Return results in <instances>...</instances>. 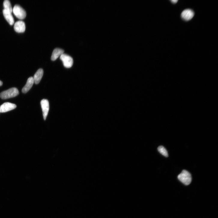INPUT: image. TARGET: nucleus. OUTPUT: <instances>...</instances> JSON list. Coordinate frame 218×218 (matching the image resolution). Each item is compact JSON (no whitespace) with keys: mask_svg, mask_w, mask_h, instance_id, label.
I'll return each instance as SVG.
<instances>
[{"mask_svg":"<svg viewBox=\"0 0 218 218\" xmlns=\"http://www.w3.org/2000/svg\"><path fill=\"white\" fill-rule=\"evenodd\" d=\"M178 180L185 185H189L192 180V176L188 171L184 170L178 175Z\"/></svg>","mask_w":218,"mask_h":218,"instance_id":"nucleus-1","label":"nucleus"},{"mask_svg":"<svg viewBox=\"0 0 218 218\" xmlns=\"http://www.w3.org/2000/svg\"><path fill=\"white\" fill-rule=\"evenodd\" d=\"M19 94L18 89L16 88H12L0 93V97L3 99H6L15 97Z\"/></svg>","mask_w":218,"mask_h":218,"instance_id":"nucleus-2","label":"nucleus"},{"mask_svg":"<svg viewBox=\"0 0 218 218\" xmlns=\"http://www.w3.org/2000/svg\"><path fill=\"white\" fill-rule=\"evenodd\" d=\"M13 12L17 17L20 19L22 20L26 17V12L19 5H16L14 6Z\"/></svg>","mask_w":218,"mask_h":218,"instance_id":"nucleus-3","label":"nucleus"},{"mask_svg":"<svg viewBox=\"0 0 218 218\" xmlns=\"http://www.w3.org/2000/svg\"><path fill=\"white\" fill-rule=\"evenodd\" d=\"M60 59L65 68H70L73 65V59L71 57L67 54L63 53L60 56Z\"/></svg>","mask_w":218,"mask_h":218,"instance_id":"nucleus-4","label":"nucleus"},{"mask_svg":"<svg viewBox=\"0 0 218 218\" xmlns=\"http://www.w3.org/2000/svg\"><path fill=\"white\" fill-rule=\"evenodd\" d=\"M17 105L10 102H5L0 106V113H5L11 111L16 108Z\"/></svg>","mask_w":218,"mask_h":218,"instance_id":"nucleus-5","label":"nucleus"},{"mask_svg":"<svg viewBox=\"0 0 218 218\" xmlns=\"http://www.w3.org/2000/svg\"><path fill=\"white\" fill-rule=\"evenodd\" d=\"M41 104L43 113L44 119L45 120H46L49 111V102L47 99H43L41 101Z\"/></svg>","mask_w":218,"mask_h":218,"instance_id":"nucleus-6","label":"nucleus"},{"mask_svg":"<svg viewBox=\"0 0 218 218\" xmlns=\"http://www.w3.org/2000/svg\"><path fill=\"white\" fill-rule=\"evenodd\" d=\"M194 11L190 9L184 11L181 14V17L183 19L186 21L191 20L194 16Z\"/></svg>","mask_w":218,"mask_h":218,"instance_id":"nucleus-7","label":"nucleus"},{"mask_svg":"<svg viewBox=\"0 0 218 218\" xmlns=\"http://www.w3.org/2000/svg\"><path fill=\"white\" fill-rule=\"evenodd\" d=\"M14 28L15 30L17 32H24L26 29L25 23L22 21H17L15 23Z\"/></svg>","mask_w":218,"mask_h":218,"instance_id":"nucleus-8","label":"nucleus"},{"mask_svg":"<svg viewBox=\"0 0 218 218\" xmlns=\"http://www.w3.org/2000/svg\"><path fill=\"white\" fill-rule=\"evenodd\" d=\"M44 74V71L42 68L39 69L35 74L33 79L34 83L38 84L40 82Z\"/></svg>","mask_w":218,"mask_h":218,"instance_id":"nucleus-9","label":"nucleus"},{"mask_svg":"<svg viewBox=\"0 0 218 218\" xmlns=\"http://www.w3.org/2000/svg\"><path fill=\"white\" fill-rule=\"evenodd\" d=\"M34 83L33 78L32 77L29 78L27 80L26 84L22 89V92L24 93L28 92L31 89Z\"/></svg>","mask_w":218,"mask_h":218,"instance_id":"nucleus-10","label":"nucleus"},{"mask_svg":"<svg viewBox=\"0 0 218 218\" xmlns=\"http://www.w3.org/2000/svg\"><path fill=\"white\" fill-rule=\"evenodd\" d=\"M3 13L5 18L10 24L13 25L14 23V20L12 13L4 9L3 10Z\"/></svg>","mask_w":218,"mask_h":218,"instance_id":"nucleus-11","label":"nucleus"},{"mask_svg":"<svg viewBox=\"0 0 218 218\" xmlns=\"http://www.w3.org/2000/svg\"><path fill=\"white\" fill-rule=\"evenodd\" d=\"M64 50L60 48H56L54 50L52 55L51 59L52 61L56 60L59 56L64 53Z\"/></svg>","mask_w":218,"mask_h":218,"instance_id":"nucleus-12","label":"nucleus"},{"mask_svg":"<svg viewBox=\"0 0 218 218\" xmlns=\"http://www.w3.org/2000/svg\"><path fill=\"white\" fill-rule=\"evenodd\" d=\"M4 9L10 12L11 13L13 12V9L12 8L11 2L9 0H5L3 3Z\"/></svg>","mask_w":218,"mask_h":218,"instance_id":"nucleus-13","label":"nucleus"},{"mask_svg":"<svg viewBox=\"0 0 218 218\" xmlns=\"http://www.w3.org/2000/svg\"><path fill=\"white\" fill-rule=\"evenodd\" d=\"M159 152L164 156L167 157L168 154L166 150L162 146H160L158 148Z\"/></svg>","mask_w":218,"mask_h":218,"instance_id":"nucleus-14","label":"nucleus"},{"mask_svg":"<svg viewBox=\"0 0 218 218\" xmlns=\"http://www.w3.org/2000/svg\"><path fill=\"white\" fill-rule=\"evenodd\" d=\"M171 1L173 3L175 4L178 1H176V0H172V1Z\"/></svg>","mask_w":218,"mask_h":218,"instance_id":"nucleus-15","label":"nucleus"},{"mask_svg":"<svg viewBox=\"0 0 218 218\" xmlns=\"http://www.w3.org/2000/svg\"><path fill=\"white\" fill-rule=\"evenodd\" d=\"M3 82L2 81H0V86H2L3 85Z\"/></svg>","mask_w":218,"mask_h":218,"instance_id":"nucleus-16","label":"nucleus"}]
</instances>
